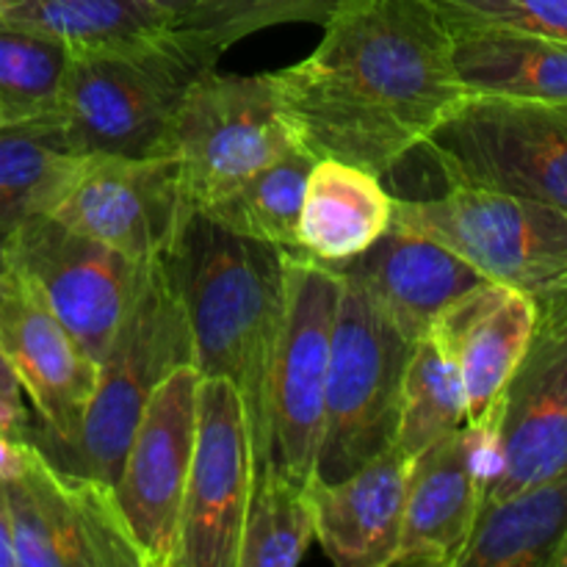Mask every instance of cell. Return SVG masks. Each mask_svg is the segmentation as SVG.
Here are the masks:
<instances>
[{
  "label": "cell",
  "instance_id": "6da1fadb",
  "mask_svg": "<svg viewBox=\"0 0 567 567\" xmlns=\"http://www.w3.org/2000/svg\"><path fill=\"white\" fill-rule=\"evenodd\" d=\"M310 55L269 72L293 144L382 177L465 97L426 0H343Z\"/></svg>",
  "mask_w": 567,
  "mask_h": 567
},
{
  "label": "cell",
  "instance_id": "7a4b0ae2",
  "mask_svg": "<svg viewBox=\"0 0 567 567\" xmlns=\"http://www.w3.org/2000/svg\"><path fill=\"white\" fill-rule=\"evenodd\" d=\"M286 252L192 208L164 255L192 327L194 365L199 377H225L241 393L255 460L286 302Z\"/></svg>",
  "mask_w": 567,
  "mask_h": 567
},
{
  "label": "cell",
  "instance_id": "3957f363",
  "mask_svg": "<svg viewBox=\"0 0 567 567\" xmlns=\"http://www.w3.org/2000/svg\"><path fill=\"white\" fill-rule=\"evenodd\" d=\"M219 59L169 33L131 48L70 55L59 109L44 122L70 155H169L188 89Z\"/></svg>",
  "mask_w": 567,
  "mask_h": 567
},
{
  "label": "cell",
  "instance_id": "277c9868",
  "mask_svg": "<svg viewBox=\"0 0 567 567\" xmlns=\"http://www.w3.org/2000/svg\"><path fill=\"white\" fill-rule=\"evenodd\" d=\"M181 365H194V338L166 258L144 266L136 299L100 360L94 396L78 441L55 460L64 468L114 485L150 396Z\"/></svg>",
  "mask_w": 567,
  "mask_h": 567
},
{
  "label": "cell",
  "instance_id": "5b68a950",
  "mask_svg": "<svg viewBox=\"0 0 567 567\" xmlns=\"http://www.w3.org/2000/svg\"><path fill=\"white\" fill-rule=\"evenodd\" d=\"M341 288L343 277L336 269L302 252H286V302L255 471H277L302 487L316 482Z\"/></svg>",
  "mask_w": 567,
  "mask_h": 567
},
{
  "label": "cell",
  "instance_id": "8992f818",
  "mask_svg": "<svg viewBox=\"0 0 567 567\" xmlns=\"http://www.w3.org/2000/svg\"><path fill=\"white\" fill-rule=\"evenodd\" d=\"M413 341L343 280L332 327L316 482H336L393 446L402 377Z\"/></svg>",
  "mask_w": 567,
  "mask_h": 567
},
{
  "label": "cell",
  "instance_id": "52a82bcc",
  "mask_svg": "<svg viewBox=\"0 0 567 567\" xmlns=\"http://www.w3.org/2000/svg\"><path fill=\"white\" fill-rule=\"evenodd\" d=\"M393 221L529 297L567 286V214L485 186H449L430 199L393 197Z\"/></svg>",
  "mask_w": 567,
  "mask_h": 567
},
{
  "label": "cell",
  "instance_id": "ba28073f",
  "mask_svg": "<svg viewBox=\"0 0 567 567\" xmlns=\"http://www.w3.org/2000/svg\"><path fill=\"white\" fill-rule=\"evenodd\" d=\"M449 186H485L567 214V103L465 94L424 138Z\"/></svg>",
  "mask_w": 567,
  "mask_h": 567
},
{
  "label": "cell",
  "instance_id": "9c48e42d",
  "mask_svg": "<svg viewBox=\"0 0 567 567\" xmlns=\"http://www.w3.org/2000/svg\"><path fill=\"white\" fill-rule=\"evenodd\" d=\"M297 147L269 72L194 81L172 125L169 155L181 164L188 208L203 210Z\"/></svg>",
  "mask_w": 567,
  "mask_h": 567
},
{
  "label": "cell",
  "instance_id": "30bf717a",
  "mask_svg": "<svg viewBox=\"0 0 567 567\" xmlns=\"http://www.w3.org/2000/svg\"><path fill=\"white\" fill-rule=\"evenodd\" d=\"M3 493L17 567H144L114 485L64 468L33 441Z\"/></svg>",
  "mask_w": 567,
  "mask_h": 567
},
{
  "label": "cell",
  "instance_id": "8fae6325",
  "mask_svg": "<svg viewBox=\"0 0 567 567\" xmlns=\"http://www.w3.org/2000/svg\"><path fill=\"white\" fill-rule=\"evenodd\" d=\"M6 264L39 293L97 365L114 343L147 266L50 214L31 216L6 238Z\"/></svg>",
  "mask_w": 567,
  "mask_h": 567
},
{
  "label": "cell",
  "instance_id": "7c38bea8",
  "mask_svg": "<svg viewBox=\"0 0 567 567\" xmlns=\"http://www.w3.org/2000/svg\"><path fill=\"white\" fill-rule=\"evenodd\" d=\"M252 482L255 443L241 393L225 377H203L175 567L238 565Z\"/></svg>",
  "mask_w": 567,
  "mask_h": 567
},
{
  "label": "cell",
  "instance_id": "4fadbf2b",
  "mask_svg": "<svg viewBox=\"0 0 567 567\" xmlns=\"http://www.w3.org/2000/svg\"><path fill=\"white\" fill-rule=\"evenodd\" d=\"M197 365L172 371L150 396L114 482L144 567H175L183 498L197 441Z\"/></svg>",
  "mask_w": 567,
  "mask_h": 567
},
{
  "label": "cell",
  "instance_id": "5bb4252c",
  "mask_svg": "<svg viewBox=\"0 0 567 567\" xmlns=\"http://www.w3.org/2000/svg\"><path fill=\"white\" fill-rule=\"evenodd\" d=\"M175 155H78L48 210L53 219L109 244L138 264L166 255L188 214Z\"/></svg>",
  "mask_w": 567,
  "mask_h": 567
},
{
  "label": "cell",
  "instance_id": "9a60e30c",
  "mask_svg": "<svg viewBox=\"0 0 567 567\" xmlns=\"http://www.w3.org/2000/svg\"><path fill=\"white\" fill-rule=\"evenodd\" d=\"M537 321L504 393L498 471L485 504L567 468V286L535 297Z\"/></svg>",
  "mask_w": 567,
  "mask_h": 567
},
{
  "label": "cell",
  "instance_id": "2e32d148",
  "mask_svg": "<svg viewBox=\"0 0 567 567\" xmlns=\"http://www.w3.org/2000/svg\"><path fill=\"white\" fill-rule=\"evenodd\" d=\"M0 352L48 435L44 454L78 441L100 365L17 271L0 275Z\"/></svg>",
  "mask_w": 567,
  "mask_h": 567
},
{
  "label": "cell",
  "instance_id": "e0dca14e",
  "mask_svg": "<svg viewBox=\"0 0 567 567\" xmlns=\"http://www.w3.org/2000/svg\"><path fill=\"white\" fill-rule=\"evenodd\" d=\"M535 321V297L487 280L449 305L426 332L457 365L465 424L474 430L498 435L504 393L524 360Z\"/></svg>",
  "mask_w": 567,
  "mask_h": 567
},
{
  "label": "cell",
  "instance_id": "ac0fdd59",
  "mask_svg": "<svg viewBox=\"0 0 567 567\" xmlns=\"http://www.w3.org/2000/svg\"><path fill=\"white\" fill-rule=\"evenodd\" d=\"M336 271L354 282L413 343L432 330L449 305L487 282L452 249L396 221L363 255Z\"/></svg>",
  "mask_w": 567,
  "mask_h": 567
},
{
  "label": "cell",
  "instance_id": "d6986e66",
  "mask_svg": "<svg viewBox=\"0 0 567 567\" xmlns=\"http://www.w3.org/2000/svg\"><path fill=\"white\" fill-rule=\"evenodd\" d=\"M485 504L468 424L413 457L404 493L399 567H457Z\"/></svg>",
  "mask_w": 567,
  "mask_h": 567
},
{
  "label": "cell",
  "instance_id": "ffe728a7",
  "mask_svg": "<svg viewBox=\"0 0 567 567\" xmlns=\"http://www.w3.org/2000/svg\"><path fill=\"white\" fill-rule=\"evenodd\" d=\"M413 457L391 446L336 482L310 485L316 540L338 567H391Z\"/></svg>",
  "mask_w": 567,
  "mask_h": 567
},
{
  "label": "cell",
  "instance_id": "44dd1931",
  "mask_svg": "<svg viewBox=\"0 0 567 567\" xmlns=\"http://www.w3.org/2000/svg\"><path fill=\"white\" fill-rule=\"evenodd\" d=\"M393 221L380 177L336 158L313 161L297 225V252L338 269L363 255Z\"/></svg>",
  "mask_w": 567,
  "mask_h": 567
},
{
  "label": "cell",
  "instance_id": "7402d4cb",
  "mask_svg": "<svg viewBox=\"0 0 567 567\" xmlns=\"http://www.w3.org/2000/svg\"><path fill=\"white\" fill-rule=\"evenodd\" d=\"M465 94L567 103V42L524 31L452 33Z\"/></svg>",
  "mask_w": 567,
  "mask_h": 567
},
{
  "label": "cell",
  "instance_id": "603a6c76",
  "mask_svg": "<svg viewBox=\"0 0 567 567\" xmlns=\"http://www.w3.org/2000/svg\"><path fill=\"white\" fill-rule=\"evenodd\" d=\"M567 535V468L502 502L482 504L457 567H551Z\"/></svg>",
  "mask_w": 567,
  "mask_h": 567
},
{
  "label": "cell",
  "instance_id": "cb8c5ba5",
  "mask_svg": "<svg viewBox=\"0 0 567 567\" xmlns=\"http://www.w3.org/2000/svg\"><path fill=\"white\" fill-rule=\"evenodd\" d=\"M0 20L53 39L72 55L131 48L175 25L158 0H0Z\"/></svg>",
  "mask_w": 567,
  "mask_h": 567
},
{
  "label": "cell",
  "instance_id": "d4e9b609",
  "mask_svg": "<svg viewBox=\"0 0 567 567\" xmlns=\"http://www.w3.org/2000/svg\"><path fill=\"white\" fill-rule=\"evenodd\" d=\"M310 166L313 158L293 147L203 208V214L238 236L297 252V225Z\"/></svg>",
  "mask_w": 567,
  "mask_h": 567
},
{
  "label": "cell",
  "instance_id": "484cf974",
  "mask_svg": "<svg viewBox=\"0 0 567 567\" xmlns=\"http://www.w3.org/2000/svg\"><path fill=\"white\" fill-rule=\"evenodd\" d=\"M460 426H465V393L457 365L435 338H419L404 365L393 446L419 457Z\"/></svg>",
  "mask_w": 567,
  "mask_h": 567
},
{
  "label": "cell",
  "instance_id": "4316f807",
  "mask_svg": "<svg viewBox=\"0 0 567 567\" xmlns=\"http://www.w3.org/2000/svg\"><path fill=\"white\" fill-rule=\"evenodd\" d=\"M75 161L44 125L0 127V236L9 238L22 221L48 214Z\"/></svg>",
  "mask_w": 567,
  "mask_h": 567
},
{
  "label": "cell",
  "instance_id": "83f0119b",
  "mask_svg": "<svg viewBox=\"0 0 567 567\" xmlns=\"http://www.w3.org/2000/svg\"><path fill=\"white\" fill-rule=\"evenodd\" d=\"M310 487L255 471L236 567H297L316 540Z\"/></svg>",
  "mask_w": 567,
  "mask_h": 567
},
{
  "label": "cell",
  "instance_id": "f1b7e54d",
  "mask_svg": "<svg viewBox=\"0 0 567 567\" xmlns=\"http://www.w3.org/2000/svg\"><path fill=\"white\" fill-rule=\"evenodd\" d=\"M70 55L64 44L0 20V127L53 120Z\"/></svg>",
  "mask_w": 567,
  "mask_h": 567
},
{
  "label": "cell",
  "instance_id": "f546056e",
  "mask_svg": "<svg viewBox=\"0 0 567 567\" xmlns=\"http://www.w3.org/2000/svg\"><path fill=\"white\" fill-rule=\"evenodd\" d=\"M343 0H197L175 20V31L186 42L219 59L230 44L271 25L313 22L324 25Z\"/></svg>",
  "mask_w": 567,
  "mask_h": 567
},
{
  "label": "cell",
  "instance_id": "4dcf8cb0",
  "mask_svg": "<svg viewBox=\"0 0 567 567\" xmlns=\"http://www.w3.org/2000/svg\"><path fill=\"white\" fill-rule=\"evenodd\" d=\"M449 33L524 31L567 42V0H426Z\"/></svg>",
  "mask_w": 567,
  "mask_h": 567
},
{
  "label": "cell",
  "instance_id": "1f68e13d",
  "mask_svg": "<svg viewBox=\"0 0 567 567\" xmlns=\"http://www.w3.org/2000/svg\"><path fill=\"white\" fill-rule=\"evenodd\" d=\"M28 426V404H25V393H22L20 380L11 371L9 360L3 358L0 352V430L11 432V435L25 437Z\"/></svg>",
  "mask_w": 567,
  "mask_h": 567
},
{
  "label": "cell",
  "instance_id": "d6a6232c",
  "mask_svg": "<svg viewBox=\"0 0 567 567\" xmlns=\"http://www.w3.org/2000/svg\"><path fill=\"white\" fill-rule=\"evenodd\" d=\"M25 446L28 437L11 435V432L0 430V482L20 474L22 460H25Z\"/></svg>",
  "mask_w": 567,
  "mask_h": 567
},
{
  "label": "cell",
  "instance_id": "836d02e7",
  "mask_svg": "<svg viewBox=\"0 0 567 567\" xmlns=\"http://www.w3.org/2000/svg\"><path fill=\"white\" fill-rule=\"evenodd\" d=\"M0 567H17L14 557V540H11L9 526V507H6L3 482H0Z\"/></svg>",
  "mask_w": 567,
  "mask_h": 567
},
{
  "label": "cell",
  "instance_id": "e575fe53",
  "mask_svg": "<svg viewBox=\"0 0 567 567\" xmlns=\"http://www.w3.org/2000/svg\"><path fill=\"white\" fill-rule=\"evenodd\" d=\"M194 3H197V0H158V6L172 17V20H177V17H181L186 9H192Z\"/></svg>",
  "mask_w": 567,
  "mask_h": 567
},
{
  "label": "cell",
  "instance_id": "d590c367",
  "mask_svg": "<svg viewBox=\"0 0 567 567\" xmlns=\"http://www.w3.org/2000/svg\"><path fill=\"white\" fill-rule=\"evenodd\" d=\"M551 567H567V535H565L563 546H559V548H557V554H554V563H551Z\"/></svg>",
  "mask_w": 567,
  "mask_h": 567
},
{
  "label": "cell",
  "instance_id": "8d00e7d4",
  "mask_svg": "<svg viewBox=\"0 0 567 567\" xmlns=\"http://www.w3.org/2000/svg\"><path fill=\"white\" fill-rule=\"evenodd\" d=\"M9 269V264H6V236H0V275Z\"/></svg>",
  "mask_w": 567,
  "mask_h": 567
}]
</instances>
